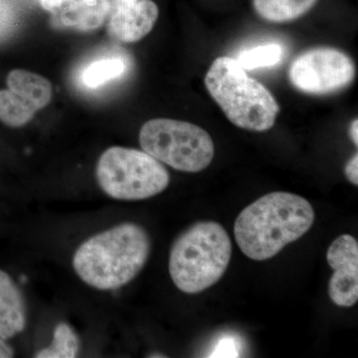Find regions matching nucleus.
Wrapping results in <instances>:
<instances>
[{"label": "nucleus", "mask_w": 358, "mask_h": 358, "mask_svg": "<svg viewBox=\"0 0 358 358\" xmlns=\"http://www.w3.org/2000/svg\"><path fill=\"white\" fill-rule=\"evenodd\" d=\"M82 0H40L41 6L43 7L45 10L49 13L58 14L68 7L76 4Z\"/></svg>", "instance_id": "6ab92c4d"}, {"label": "nucleus", "mask_w": 358, "mask_h": 358, "mask_svg": "<svg viewBox=\"0 0 358 358\" xmlns=\"http://www.w3.org/2000/svg\"><path fill=\"white\" fill-rule=\"evenodd\" d=\"M24 296L13 278L0 270V336L13 338L26 327Z\"/></svg>", "instance_id": "9d476101"}, {"label": "nucleus", "mask_w": 358, "mask_h": 358, "mask_svg": "<svg viewBox=\"0 0 358 358\" xmlns=\"http://www.w3.org/2000/svg\"><path fill=\"white\" fill-rule=\"evenodd\" d=\"M141 0H115V7L128 6V4L136 3Z\"/></svg>", "instance_id": "5701e85b"}, {"label": "nucleus", "mask_w": 358, "mask_h": 358, "mask_svg": "<svg viewBox=\"0 0 358 358\" xmlns=\"http://www.w3.org/2000/svg\"><path fill=\"white\" fill-rule=\"evenodd\" d=\"M7 86L35 110L43 109L51 101L52 86L46 78L26 70H13L7 77Z\"/></svg>", "instance_id": "9b49d317"}, {"label": "nucleus", "mask_w": 358, "mask_h": 358, "mask_svg": "<svg viewBox=\"0 0 358 358\" xmlns=\"http://www.w3.org/2000/svg\"><path fill=\"white\" fill-rule=\"evenodd\" d=\"M315 217L312 204L300 195L268 193L238 215L235 239L248 258L268 260L303 237L312 228Z\"/></svg>", "instance_id": "f257e3e1"}, {"label": "nucleus", "mask_w": 358, "mask_h": 358, "mask_svg": "<svg viewBox=\"0 0 358 358\" xmlns=\"http://www.w3.org/2000/svg\"><path fill=\"white\" fill-rule=\"evenodd\" d=\"M36 110L10 90L0 91V121L6 126L20 128L31 121Z\"/></svg>", "instance_id": "2eb2a0df"}, {"label": "nucleus", "mask_w": 358, "mask_h": 358, "mask_svg": "<svg viewBox=\"0 0 358 358\" xmlns=\"http://www.w3.org/2000/svg\"><path fill=\"white\" fill-rule=\"evenodd\" d=\"M127 70V63L122 57L99 59L87 66L81 74V82L89 89H96L121 77Z\"/></svg>", "instance_id": "4468645a"}, {"label": "nucleus", "mask_w": 358, "mask_h": 358, "mask_svg": "<svg viewBox=\"0 0 358 358\" xmlns=\"http://www.w3.org/2000/svg\"><path fill=\"white\" fill-rule=\"evenodd\" d=\"M150 252L147 231L138 224L122 223L85 241L73 257V267L89 286L110 291L133 281Z\"/></svg>", "instance_id": "f03ea898"}, {"label": "nucleus", "mask_w": 358, "mask_h": 358, "mask_svg": "<svg viewBox=\"0 0 358 358\" xmlns=\"http://www.w3.org/2000/svg\"><path fill=\"white\" fill-rule=\"evenodd\" d=\"M143 152L183 173H199L211 164L214 143L210 134L192 122L155 119L140 131Z\"/></svg>", "instance_id": "423d86ee"}, {"label": "nucleus", "mask_w": 358, "mask_h": 358, "mask_svg": "<svg viewBox=\"0 0 358 358\" xmlns=\"http://www.w3.org/2000/svg\"><path fill=\"white\" fill-rule=\"evenodd\" d=\"M345 176L352 185H358V155H353L345 166Z\"/></svg>", "instance_id": "aec40b11"}, {"label": "nucleus", "mask_w": 358, "mask_h": 358, "mask_svg": "<svg viewBox=\"0 0 358 358\" xmlns=\"http://www.w3.org/2000/svg\"><path fill=\"white\" fill-rule=\"evenodd\" d=\"M350 138H352V143L355 145H358V121L357 119L353 120L352 126H350Z\"/></svg>", "instance_id": "4be33fe9"}, {"label": "nucleus", "mask_w": 358, "mask_h": 358, "mask_svg": "<svg viewBox=\"0 0 358 358\" xmlns=\"http://www.w3.org/2000/svg\"><path fill=\"white\" fill-rule=\"evenodd\" d=\"M110 10L109 0H82L59 13L65 27L89 31L100 27Z\"/></svg>", "instance_id": "f8f14e48"}, {"label": "nucleus", "mask_w": 358, "mask_h": 358, "mask_svg": "<svg viewBox=\"0 0 358 358\" xmlns=\"http://www.w3.org/2000/svg\"><path fill=\"white\" fill-rule=\"evenodd\" d=\"M357 75L350 56L333 47L308 49L294 58L289 79L294 88L310 95H329L350 86Z\"/></svg>", "instance_id": "0eeeda50"}, {"label": "nucleus", "mask_w": 358, "mask_h": 358, "mask_svg": "<svg viewBox=\"0 0 358 358\" xmlns=\"http://www.w3.org/2000/svg\"><path fill=\"white\" fill-rule=\"evenodd\" d=\"M80 350V339L74 329L60 322L54 329L53 341L48 348L39 350L35 355L37 358H74Z\"/></svg>", "instance_id": "dca6fc26"}, {"label": "nucleus", "mask_w": 358, "mask_h": 358, "mask_svg": "<svg viewBox=\"0 0 358 358\" xmlns=\"http://www.w3.org/2000/svg\"><path fill=\"white\" fill-rule=\"evenodd\" d=\"M150 357H166L164 355H152Z\"/></svg>", "instance_id": "b1692460"}, {"label": "nucleus", "mask_w": 358, "mask_h": 358, "mask_svg": "<svg viewBox=\"0 0 358 358\" xmlns=\"http://www.w3.org/2000/svg\"><path fill=\"white\" fill-rule=\"evenodd\" d=\"M96 180L106 194L124 201L154 197L166 190L171 176L162 162L134 148L113 147L96 164Z\"/></svg>", "instance_id": "39448f33"}, {"label": "nucleus", "mask_w": 358, "mask_h": 358, "mask_svg": "<svg viewBox=\"0 0 358 358\" xmlns=\"http://www.w3.org/2000/svg\"><path fill=\"white\" fill-rule=\"evenodd\" d=\"M243 348L241 338L236 334H224L212 346L208 357H240Z\"/></svg>", "instance_id": "a211bd4d"}, {"label": "nucleus", "mask_w": 358, "mask_h": 358, "mask_svg": "<svg viewBox=\"0 0 358 358\" xmlns=\"http://www.w3.org/2000/svg\"><path fill=\"white\" fill-rule=\"evenodd\" d=\"M317 0H253L257 13L270 22H289L308 13Z\"/></svg>", "instance_id": "ddd939ff"}, {"label": "nucleus", "mask_w": 358, "mask_h": 358, "mask_svg": "<svg viewBox=\"0 0 358 358\" xmlns=\"http://www.w3.org/2000/svg\"><path fill=\"white\" fill-rule=\"evenodd\" d=\"M204 82L213 100L238 128L262 133L274 127L279 103L262 83L247 74L236 59H215Z\"/></svg>", "instance_id": "7ed1b4c3"}, {"label": "nucleus", "mask_w": 358, "mask_h": 358, "mask_svg": "<svg viewBox=\"0 0 358 358\" xmlns=\"http://www.w3.org/2000/svg\"><path fill=\"white\" fill-rule=\"evenodd\" d=\"M284 50L280 44L260 45L242 51L236 59L245 71L273 67L281 62Z\"/></svg>", "instance_id": "f3484780"}, {"label": "nucleus", "mask_w": 358, "mask_h": 358, "mask_svg": "<svg viewBox=\"0 0 358 358\" xmlns=\"http://www.w3.org/2000/svg\"><path fill=\"white\" fill-rule=\"evenodd\" d=\"M231 255L232 243L223 226L213 221L199 222L174 242L169 274L183 293H201L223 277Z\"/></svg>", "instance_id": "20e7f679"}, {"label": "nucleus", "mask_w": 358, "mask_h": 358, "mask_svg": "<svg viewBox=\"0 0 358 358\" xmlns=\"http://www.w3.org/2000/svg\"><path fill=\"white\" fill-rule=\"evenodd\" d=\"M327 260L333 268L329 294L338 307L350 308L358 301V243L352 235H341L327 250Z\"/></svg>", "instance_id": "6e6552de"}, {"label": "nucleus", "mask_w": 358, "mask_h": 358, "mask_svg": "<svg viewBox=\"0 0 358 358\" xmlns=\"http://www.w3.org/2000/svg\"><path fill=\"white\" fill-rule=\"evenodd\" d=\"M6 339L0 336V358H10L14 357L13 348L6 343Z\"/></svg>", "instance_id": "412c9836"}, {"label": "nucleus", "mask_w": 358, "mask_h": 358, "mask_svg": "<svg viewBox=\"0 0 358 358\" xmlns=\"http://www.w3.org/2000/svg\"><path fill=\"white\" fill-rule=\"evenodd\" d=\"M157 17L159 7L152 0L117 6L108 24V32L117 41L134 43L152 31Z\"/></svg>", "instance_id": "1a4fd4ad"}]
</instances>
